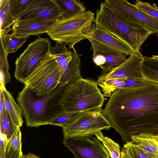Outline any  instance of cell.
Wrapping results in <instances>:
<instances>
[{
    "label": "cell",
    "mask_w": 158,
    "mask_h": 158,
    "mask_svg": "<svg viewBox=\"0 0 158 158\" xmlns=\"http://www.w3.org/2000/svg\"><path fill=\"white\" fill-rule=\"evenodd\" d=\"M121 158H127L123 152L121 151Z\"/></svg>",
    "instance_id": "8d00e7d4"
},
{
    "label": "cell",
    "mask_w": 158,
    "mask_h": 158,
    "mask_svg": "<svg viewBox=\"0 0 158 158\" xmlns=\"http://www.w3.org/2000/svg\"><path fill=\"white\" fill-rule=\"evenodd\" d=\"M55 21L30 18L18 20L12 27V33L20 37H29L30 36H39L46 33Z\"/></svg>",
    "instance_id": "5bb4252c"
},
{
    "label": "cell",
    "mask_w": 158,
    "mask_h": 158,
    "mask_svg": "<svg viewBox=\"0 0 158 158\" xmlns=\"http://www.w3.org/2000/svg\"><path fill=\"white\" fill-rule=\"evenodd\" d=\"M94 14L90 10L71 17H62L53 23L46 33L52 40L64 43L73 50L75 44L89 36L94 27Z\"/></svg>",
    "instance_id": "5b68a950"
},
{
    "label": "cell",
    "mask_w": 158,
    "mask_h": 158,
    "mask_svg": "<svg viewBox=\"0 0 158 158\" xmlns=\"http://www.w3.org/2000/svg\"><path fill=\"white\" fill-rule=\"evenodd\" d=\"M103 2L128 23L142 26L158 36V20L145 13L134 4L127 0H106Z\"/></svg>",
    "instance_id": "9c48e42d"
},
{
    "label": "cell",
    "mask_w": 158,
    "mask_h": 158,
    "mask_svg": "<svg viewBox=\"0 0 158 158\" xmlns=\"http://www.w3.org/2000/svg\"><path fill=\"white\" fill-rule=\"evenodd\" d=\"M157 136L142 134L132 136L131 142L144 151L158 157V141Z\"/></svg>",
    "instance_id": "e0dca14e"
},
{
    "label": "cell",
    "mask_w": 158,
    "mask_h": 158,
    "mask_svg": "<svg viewBox=\"0 0 158 158\" xmlns=\"http://www.w3.org/2000/svg\"><path fill=\"white\" fill-rule=\"evenodd\" d=\"M93 52H106L130 56L134 53L127 44L107 33L98 27H94L87 38Z\"/></svg>",
    "instance_id": "7c38bea8"
},
{
    "label": "cell",
    "mask_w": 158,
    "mask_h": 158,
    "mask_svg": "<svg viewBox=\"0 0 158 158\" xmlns=\"http://www.w3.org/2000/svg\"><path fill=\"white\" fill-rule=\"evenodd\" d=\"M64 13L55 0H31L18 19L35 18L55 21L63 17Z\"/></svg>",
    "instance_id": "4fadbf2b"
},
{
    "label": "cell",
    "mask_w": 158,
    "mask_h": 158,
    "mask_svg": "<svg viewBox=\"0 0 158 158\" xmlns=\"http://www.w3.org/2000/svg\"><path fill=\"white\" fill-rule=\"evenodd\" d=\"M8 140L0 135V158H4Z\"/></svg>",
    "instance_id": "836d02e7"
},
{
    "label": "cell",
    "mask_w": 158,
    "mask_h": 158,
    "mask_svg": "<svg viewBox=\"0 0 158 158\" xmlns=\"http://www.w3.org/2000/svg\"><path fill=\"white\" fill-rule=\"evenodd\" d=\"M143 59V56L141 53H134L118 67L108 73H101L97 81L113 78L123 79L125 80L126 88L141 83L146 80L141 71V65Z\"/></svg>",
    "instance_id": "30bf717a"
},
{
    "label": "cell",
    "mask_w": 158,
    "mask_h": 158,
    "mask_svg": "<svg viewBox=\"0 0 158 158\" xmlns=\"http://www.w3.org/2000/svg\"><path fill=\"white\" fill-rule=\"evenodd\" d=\"M102 111L124 142L142 134L158 135V83L145 80L116 90Z\"/></svg>",
    "instance_id": "6da1fadb"
},
{
    "label": "cell",
    "mask_w": 158,
    "mask_h": 158,
    "mask_svg": "<svg viewBox=\"0 0 158 158\" xmlns=\"http://www.w3.org/2000/svg\"><path fill=\"white\" fill-rule=\"evenodd\" d=\"M55 0L64 12L62 17H71L86 11L83 3L79 0Z\"/></svg>",
    "instance_id": "ffe728a7"
},
{
    "label": "cell",
    "mask_w": 158,
    "mask_h": 158,
    "mask_svg": "<svg viewBox=\"0 0 158 158\" xmlns=\"http://www.w3.org/2000/svg\"><path fill=\"white\" fill-rule=\"evenodd\" d=\"M93 62L101 68L105 63V59L104 56L98 52H94L92 55Z\"/></svg>",
    "instance_id": "d6a6232c"
},
{
    "label": "cell",
    "mask_w": 158,
    "mask_h": 158,
    "mask_svg": "<svg viewBox=\"0 0 158 158\" xmlns=\"http://www.w3.org/2000/svg\"><path fill=\"white\" fill-rule=\"evenodd\" d=\"M0 113L6 110L4 97L2 92L0 91Z\"/></svg>",
    "instance_id": "e575fe53"
},
{
    "label": "cell",
    "mask_w": 158,
    "mask_h": 158,
    "mask_svg": "<svg viewBox=\"0 0 158 158\" xmlns=\"http://www.w3.org/2000/svg\"><path fill=\"white\" fill-rule=\"evenodd\" d=\"M66 85L59 84L51 93L41 96L24 86L18 94L17 101L27 126L38 127L48 124L49 122L64 111L60 102Z\"/></svg>",
    "instance_id": "7a4b0ae2"
},
{
    "label": "cell",
    "mask_w": 158,
    "mask_h": 158,
    "mask_svg": "<svg viewBox=\"0 0 158 158\" xmlns=\"http://www.w3.org/2000/svg\"><path fill=\"white\" fill-rule=\"evenodd\" d=\"M23 154V153L12 146L8 141L4 158H22Z\"/></svg>",
    "instance_id": "1f68e13d"
},
{
    "label": "cell",
    "mask_w": 158,
    "mask_h": 158,
    "mask_svg": "<svg viewBox=\"0 0 158 158\" xmlns=\"http://www.w3.org/2000/svg\"><path fill=\"white\" fill-rule=\"evenodd\" d=\"M63 143L75 158H109L102 143L93 136L64 137Z\"/></svg>",
    "instance_id": "8fae6325"
},
{
    "label": "cell",
    "mask_w": 158,
    "mask_h": 158,
    "mask_svg": "<svg viewBox=\"0 0 158 158\" xmlns=\"http://www.w3.org/2000/svg\"><path fill=\"white\" fill-rule=\"evenodd\" d=\"M95 25L128 45L134 53H140L142 44L153 32L139 25L130 24L117 15L103 2L96 10Z\"/></svg>",
    "instance_id": "3957f363"
},
{
    "label": "cell",
    "mask_w": 158,
    "mask_h": 158,
    "mask_svg": "<svg viewBox=\"0 0 158 158\" xmlns=\"http://www.w3.org/2000/svg\"><path fill=\"white\" fill-rule=\"evenodd\" d=\"M0 35L8 34L18 20L10 13L9 0L0 1Z\"/></svg>",
    "instance_id": "ac0fdd59"
},
{
    "label": "cell",
    "mask_w": 158,
    "mask_h": 158,
    "mask_svg": "<svg viewBox=\"0 0 158 158\" xmlns=\"http://www.w3.org/2000/svg\"><path fill=\"white\" fill-rule=\"evenodd\" d=\"M0 52V84L5 85L10 81V74L9 71L10 67L8 61V55L5 53L1 46Z\"/></svg>",
    "instance_id": "4316f807"
},
{
    "label": "cell",
    "mask_w": 158,
    "mask_h": 158,
    "mask_svg": "<svg viewBox=\"0 0 158 158\" xmlns=\"http://www.w3.org/2000/svg\"><path fill=\"white\" fill-rule=\"evenodd\" d=\"M157 139L158 141V135L157 136Z\"/></svg>",
    "instance_id": "f35d334b"
},
{
    "label": "cell",
    "mask_w": 158,
    "mask_h": 158,
    "mask_svg": "<svg viewBox=\"0 0 158 158\" xmlns=\"http://www.w3.org/2000/svg\"><path fill=\"white\" fill-rule=\"evenodd\" d=\"M125 80L123 79L113 78L101 81H96L97 85L100 86L106 97H110L115 90L126 88Z\"/></svg>",
    "instance_id": "603a6c76"
},
{
    "label": "cell",
    "mask_w": 158,
    "mask_h": 158,
    "mask_svg": "<svg viewBox=\"0 0 158 158\" xmlns=\"http://www.w3.org/2000/svg\"><path fill=\"white\" fill-rule=\"evenodd\" d=\"M30 1L31 0H9L11 14L18 20L19 15L24 10Z\"/></svg>",
    "instance_id": "f546056e"
},
{
    "label": "cell",
    "mask_w": 158,
    "mask_h": 158,
    "mask_svg": "<svg viewBox=\"0 0 158 158\" xmlns=\"http://www.w3.org/2000/svg\"><path fill=\"white\" fill-rule=\"evenodd\" d=\"M94 79L81 77L65 87L60 104L64 111L80 112L102 109L104 96Z\"/></svg>",
    "instance_id": "277c9868"
},
{
    "label": "cell",
    "mask_w": 158,
    "mask_h": 158,
    "mask_svg": "<svg viewBox=\"0 0 158 158\" xmlns=\"http://www.w3.org/2000/svg\"><path fill=\"white\" fill-rule=\"evenodd\" d=\"M135 6L148 15L158 20V7L154 3H150L136 0Z\"/></svg>",
    "instance_id": "f1b7e54d"
},
{
    "label": "cell",
    "mask_w": 158,
    "mask_h": 158,
    "mask_svg": "<svg viewBox=\"0 0 158 158\" xmlns=\"http://www.w3.org/2000/svg\"><path fill=\"white\" fill-rule=\"evenodd\" d=\"M127 158H156L142 150L131 142L124 144L122 150Z\"/></svg>",
    "instance_id": "d4e9b609"
},
{
    "label": "cell",
    "mask_w": 158,
    "mask_h": 158,
    "mask_svg": "<svg viewBox=\"0 0 158 158\" xmlns=\"http://www.w3.org/2000/svg\"><path fill=\"white\" fill-rule=\"evenodd\" d=\"M0 91L2 93L6 110L13 129L20 127L23 122L21 108L16 103L11 94L6 90L3 84H0Z\"/></svg>",
    "instance_id": "9a60e30c"
},
{
    "label": "cell",
    "mask_w": 158,
    "mask_h": 158,
    "mask_svg": "<svg viewBox=\"0 0 158 158\" xmlns=\"http://www.w3.org/2000/svg\"><path fill=\"white\" fill-rule=\"evenodd\" d=\"M158 158V157H157V158Z\"/></svg>",
    "instance_id": "ab89813d"
},
{
    "label": "cell",
    "mask_w": 158,
    "mask_h": 158,
    "mask_svg": "<svg viewBox=\"0 0 158 158\" xmlns=\"http://www.w3.org/2000/svg\"><path fill=\"white\" fill-rule=\"evenodd\" d=\"M95 135L102 143L111 158H121L120 147L118 143L108 137L104 136L101 131L96 133Z\"/></svg>",
    "instance_id": "cb8c5ba5"
},
{
    "label": "cell",
    "mask_w": 158,
    "mask_h": 158,
    "mask_svg": "<svg viewBox=\"0 0 158 158\" xmlns=\"http://www.w3.org/2000/svg\"><path fill=\"white\" fill-rule=\"evenodd\" d=\"M8 141L15 149L19 152L23 153L22 151L21 133L20 127L14 130Z\"/></svg>",
    "instance_id": "4dcf8cb0"
},
{
    "label": "cell",
    "mask_w": 158,
    "mask_h": 158,
    "mask_svg": "<svg viewBox=\"0 0 158 158\" xmlns=\"http://www.w3.org/2000/svg\"><path fill=\"white\" fill-rule=\"evenodd\" d=\"M102 111L101 109L81 112L73 122L63 128L64 137L93 136L102 130L109 129L111 124Z\"/></svg>",
    "instance_id": "ba28073f"
},
{
    "label": "cell",
    "mask_w": 158,
    "mask_h": 158,
    "mask_svg": "<svg viewBox=\"0 0 158 158\" xmlns=\"http://www.w3.org/2000/svg\"><path fill=\"white\" fill-rule=\"evenodd\" d=\"M143 57L141 68L144 79L158 83V60L152 57Z\"/></svg>",
    "instance_id": "44dd1931"
},
{
    "label": "cell",
    "mask_w": 158,
    "mask_h": 158,
    "mask_svg": "<svg viewBox=\"0 0 158 158\" xmlns=\"http://www.w3.org/2000/svg\"><path fill=\"white\" fill-rule=\"evenodd\" d=\"M40 156L31 153H29L27 154H23L22 158H39Z\"/></svg>",
    "instance_id": "d590c367"
},
{
    "label": "cell",
    "mask_w": 158,
    "mask_h": 158,
    "mask_svg": "<svg viewBox=\"0 0 158 158\" xmlns=\"http://www.w3.org/2000/svg\"><path fill=\"white\" fill-rule=\"evenodd\" d=\"M9 116L6 110L0 113V135L8 140L14 130L10 122Z\"/></svg>",
    "instance_id": "83f0119b"
},
{
    "label": "cell",
    "mask_w": 158,
    "mask_h": 158,
    "mask_svg": "<svg viewBox=\"0 0 158 158\" xmlns=\"http://www.w3.org/2000/svg\"><path fill=\"white\" fill-rule=\"evenodd\" d=\"M66 45L64 43L56 42L54 46L51 47L50 51L58 64L60 79L65 74L73 58V52L68 49Z\"/></svg>",
    "instance_id": "2e32d148"
},
{
    "label": "cell",
    "mask_w": 158,
    "mask_h": 158,
    "mask_svg": "<svg viewBox=\"0 0 158 158\" xmlns=\"http://www.w3.org/2000/svg\"><path fill=\"white\" fill-rule=\"evenodd\" d=\"M152 57L155 59H156L158 60V55H153L152 56Z\"/></svg>",
    "instance_id": "74e56055"
},
{
    "label": "cell",
    "mask_w": 158,
    "mask_h": 158,
    "mask_svg": "<svg viewBox=\"0 0 158 158\" xmlns=\"http://www.w3.org/2000/svg\"><path fill=\"white\" fill-rule=\"evenodd\" d=\"M60 74L55 58L50 52L42 59L23 83L39 96L48 94L58 86Z\"/></svg>",
    "instance_id": "8992f818"
},
{
    "label": "cell",
    "mask_w": 158,
    "mask_h": 158,
    "mask_svg": "<svg viewBox=\"0 0 158 158\" xmlns=\"http://www.w3.org/2000/svg\"><path fill=\"white\" fill-rule=\"evenodd\" d=\"M81 113L64 111L49 122L48 124L65 127L73 122Z\"/></svg>",
    "instance_id": "484cf974"
},
{
    "label": "cell",
    "mask_w": 158,
    "mask_h": 158,
    "mask_svg": "<svg viewBox=\"0 0 158 158\" xmlns=\"http://www.w3.org/2000/svg\"><path fill=\"white\" fill-rule=\"evenodd\" d=\"M98 52L104 56L105 59V63L101 68L102 69V74L108 73L118 67L125 62L127 58L126 56L123 54Z\"/></svg>",
    "instance_id": "7402d4cb"
},
{
    "label": "cell",
    "mask_w": 158,
    "mask_h": 158,
    "mask_svg": "<svg viewBox=\"0 0 158 158\" xmlns=\"http://www.w3.org/2000/svg\"><path fill=\"white\" fill-rule=\"evenodd\" d=\"M28 37L18 36L12 33L0 35V46L7 55L15 52L22 47Z\"/></svg>",
    "instance_id": "d6986e66"
},
{
    "label": "cell",
    "mask_w": 158,
    "mask_h": 158,
    "mask_svg": "<svg viewBox=\"0 0 158 158\" xmlns=\"http://www.w3.org/2000/svg\"><path fill=\"white\" fill-rule=\"evenodd\" d=\"M51 44L48 38L40 36L30 44L15 61L16 79L23 84L43 57L50 52Z\"/></svg>",
    "instance_id": "52a82bcc"
}]
</instances>
